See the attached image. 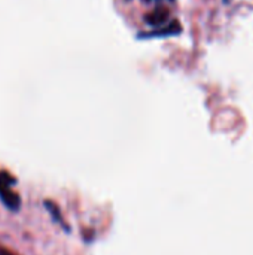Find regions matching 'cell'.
Masks as SVG:
<instances>
[{
  "mask_svg": "<svg viewBox=\"0 0 253 255\" xmlns=\"http://www.w3.org/2000/svg\"><path fill=\"white\" fill-rule=\"evenodd\" d=\"M12 185H15V179L4 172H0V200L10 211H18L21 200L16 193H13Z\"/></svg>",
  "mask_w": 253,
  "mask_h": 255,
  "instance_id": "obj_1",
  "label": "cell"
},
{
  "mask_svg": "<svg viewBox=\"0 0 253 255\" xmlns=\"http://www.w3.org/2000/svg\"><path fill=\"white\" fill-rule=\"evenodd\" d=\"M145 19L149 25H163L169 19V10L166 7H158L154 12L148 13Z\"/></svg>",
  "mask_w": 253,
  "mask_h": 255,
  "instance_id": "obj_2",
  "label": "cell"
},
{
  "mask_svg": "<svg viewBox=\"0 0 253 255\" xmlns=\"http://www.w3.org/2000/svg\"><path fill=\"white\" fill-rule=\"evenodd\" d=\"M180 31H182L180 24H179L177 21H173V22H170L169 25H166L164 28H161V30H158V31H154V33H148V34L143 36V37H151V36H154V37H157V36H173V34H179Z\"/></svg>",
  "mask_w": 253,
  "mask_h": 255,
  "instance_id": "obj_3",
  "label": "cell"
},
{
  "mask_svg": "<svg viewBox=\"0 0 253 255\" xmlns=\"http://www.w3.org/2000/svg\"><path fill=\"white\" fill-rule=\"evenodd\" d=\"M45 205H46V209L52 214V217H54V220L58 223V224H61V226H64L66 227V230H67V226L64 224V221H63V217L60 215V212L57 211V208H55V205L52 203V202H45Z\"/></svg>",
  "mask_w": 253,
  "mask_h": 255,
  "instance_id": "obj_4",
  "label": "cell"
},
{
  "mask_svg": "<svg viewBox=\"0 0 253 255\" xmlns=\"http://www.w3.org/2000/svg\"><path fill=\"white\" fill-rule=\"evenodd\" d=\"M0 255H16V254H13V253H10L9 250H6V248L0 247Z\"/></svg>",
  "mask_w": 253,
  "mask_h": 255,
  "instance_id": "obj_5",
  "label": "cell"
}]
</instances>
